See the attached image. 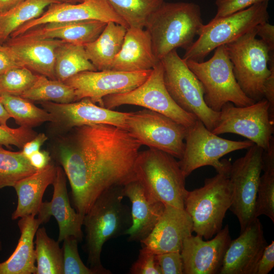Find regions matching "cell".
Masks as SVG:
<instances>
[{
	"label": "cell",
	"instance_id": "cell-27",
	"mask_svg": "<svg viewBox=\"0 0 274 274\" xmlns=\"http://www.w3.org/2000/svg\"><path fill=\"white\" fill-rule=\"evenodd\" d=\"M41 223L34 216L20 218L18 226L20 236L15 250L4 262H0V274H36L34 240Z\"/></svg>",
	"mask_w": 274,
	"mask_h": 274
},
{
	"label": "cell",
	"instance_id": "cell-24",
	"mask_svg": "<svg viewBox=\"0 0 274 274\" xmlns=\"http://www.w3.org/2000/svg\"><path fill=\"white\" fill-rule=\"evenodd\" d=\"M159 61L154 53L151 37L147 30L129 27L111 70L127 72L149 71Z\"/></svg>",
	"mask_w": 274,
	"mask_h": 274
},
{
	"label": "cell",
	"instance_id": "cell-4",
	"mask_svg": "<svg viewBox=\"0 0 274 274\" xmlns=\"http://www.w3.org/2000/svg\"><path fill=\"white\" fill-rule=\"evenodd\" d=\"M134 172L136 179L155 199L164 204L184 209L188 192L186 177L174 156L150 148L139 152Z\"/></svg>",
	"mask_w": 274,
	"mask_h": 274
},
{
	"label": "cell",
	"instance_id": "cell-12",
	"mask_svg": "<svg viewBox=\"0 0 274 274\" xmlns=\"http://www.w3.org/2000/svg\"><path fill=\"white\" fill-rule=\"evenodd\" d=\"M269 108L264 98L244 107L227 102L219 111L217 124L212 131L217 135L231 133L242 135L266 150L274 141V119Z\"/></svg>",
	"mask_w": 274,
	"mask_h": 274
},
{
	"label": "cell",
	"instance_id": "cell-50",
	"mask_svg": "<svg viewBox=\"0 0 274 274\" xmlns=\"http://www.w3.org/2000/svg\"><path fill=\"white\" fill-rule=\"evenodd\" d=\"M10 118V115L0 101V125L7 126V122Z\"/></svg>",
	"mask_w": 274,
	"mask_h": 274
},
{
	"label": "cell",
	"instance_id": "cell-40",
	"mask_svg": "<svg viewBox=\"0 0 274 274\" xmlns=\"http://www.w3.org/2000/svg\"><path fill=\"white\" fill-rule=\"evenodd\" d=\"M131 274H161L156 259V254L142 246L136 260L129 269Z\"/></svg>",
	"mask_w": 274,
	"mask_h": 274
},
{
	"label": "cell",
	"instance_id": "cell-16",
	"mask_svg": "<svg viewBox=\"0 0 274 274\" xmlns=\"http://www.w3.org/2000/svg\"><path fill=\"white\" fill-rule=\"evenodd\" d=\"M151 70L127 72L114 70L84 71L64 82L74 90L76 101L89 98L102 106V98L108 95L131 91L144 83Z\"/></svg>",
	"mask_w": 274,
	"mask_h": 274
},
{
	"label": "cell",
	"instance_id": "cell-46",
	"mask_svg": "<svg viewBox=\"0 0 274 274\" xmlns=\"http://www.w3.org/2000/svg\"><path fill=\"white\" fill-rule=\"evenodd\" d=\"M270 65L271 71L270 75L266 79L263 91L264 98H265L269 104L270 114L272 119H274V61L271 60Z\"/></svg>",
	"mask_w": 274,
	"mask_h": 274
},
{
	"label": "cell",
	"instance_id": "cell-21",
	"mask_svg": "<svg viewBox=\"0 0 274 274\" xmlns=\"http://www.w3.org/2000/svg\"><path fill=\"white\" fill-rule=\"evenodd\" d=\"M193 232L192 219L184 209L165 204L164 211L153 229L140 243L156 254L181 252L184 240Z\"/></svg>",
	"mask_w": 274,
	"mask_h": 274
},
{
	"label": "cell",
	"instance_id": "cell-11",
	"mask_svg": "<svg viewBox=\"0 0 274 274\" xmlns=\"http://www.w3.org/2000/svg\"><path fill=\"white\" fill-rule=\"evenodd\" d=\"M125 105L141 106L161 113L186 127L193 125L197 119L179 107L169 94L164 83L161 61L152 69L147 79L136 88L102 98V106L107 109L113 110Z\"/></svg>",
	"mask_w": 274,
	"mask_h": 274
},
{
	"label": "cell",
	"instance_id": "cell-30",
	"mask_svg": "<svg viewBox=\"0 0 274 274\" xmlns=\"http://www.w3.org/2000/svg\"><path fill=\"white\" fill-rule=\"evenodd\" d=\"M95 71L88 59L84 45L64 42L55 51L54 74L57 80L64 82L84 71Z\"/></svg>",
	"mask_w": 274,
	"mask_h": 274
},
{
	"label": "cell",
	"instance_id": "cell-47",
	"mask_svg": "<svg viewBox=\"0 0 274 274\" xmlns=\"http://www.w3.org/2000/svg\"><path fill=\"white\" fill-rule=\"evenodd\" d=\"M48 139L46 133H38L34 138L24 144L21 151L28 158L31 154L40 150L41 147Z\"/></svg>",
	"mask_w": 274,
	"mask_h": 274
},
{
	"label": "cell",
	"instance_id": "cell-14",
	"mask_svg": "<svg viewBox=\"0 0 274 274\" xmlns=\"http://www.w3.org/2000/svg\"><path fill=\"white\" fill-rule=\"evenodd\" d=\"M244 156L231 164L228 174L232 188L229 210L237 217L242 232L255 218V202L264 150L254 144Z\"/></svg>",
	"mask_w": 274,
	"mask_h": 274
},
{
	"label": "cell",
	"instance_id": "cell-8",
	"mask_svg": "<svg viewBox=\"0 0 274 274\" xmlns=\"http://www.w3.org/2000/svg\"><path fill=\"white\" fill-rule=\"evenodd\" d=\"M185 147L178 161L186 178L197 168L213 166L217 173L228 175L231 163L220 160L224 155L239 150L248 149L254 144L249 141H232L222 138L208 129L198 119L187 127Z\"/></svg>",
	"mask_w": 274,
	"mask_h": 274
},
{
	"label": "cell",
	"instance_id": "cell-41",
	"mask_svg": "<svg viewBox=\"0 0 274 274\" xmlns=\"http://www.w3.org/2000/svg\"><path fill=\"white\" fill-rule=\"evenodd\" d=\"M161 274H184L183 262L179 252L156 254Z\"/></svg>",
	"mask_w": 274,
	"mask_h": 274
},
{
	"label": "cell",
	"instance_id": "cell-44",
	"mask_svg": "<svg viewBox=\"0 0 274 274\" xmlns=\"http://www.w3.org/2000/svg\"><path fill=\"white\" fill-rule=\"evenodd\" d=\"M274 266V242L265 247L259 261L256 274H267Z\"/></svg>",
	"mask_w": 274,
	"mask_h": 274
},
{
	"label": "cell",
	"instance_id": "cell-19",
	"mask_svg": "<svg viewBox=\"0 0 274 274\" xmlns=\"http://www.w3.org/2000/svg\"><path fill=\"white\" fill-rule=\"evenodd\" d=\"M267 245L262 225L255 218L236 238L231 240L223 260L220 274H256L257 267Z\"/></svg>",
	"mask_w": 274,
	"mask_h": 274
},
{
	"label": "cell",
	"instance_id": "cell-34",
	"mask_svg": "<svg viewBox=\"0 0 274 274\" xmlns=\"http://www.w3.org/2000/svg\"><path fill=\"white\" fill-rule=\"evenodd\" d=\"M21 97L30 101L67 104L76 101L72 87L63 82L38 74L32 86Z\"/></svg>",
	"mask_w": 274,
	"mask_h": 274
},
{
	"label": "cell",
	"instance_id": "cell-13",
	"mask_svg": "<svg viewBox=\"0 0 274 274\" xmlns=\"http://www.w3.org/2000/svg\"><path fill=\"white\" fill-rule=\"evenodd\" d=\"M126 130L142 145L182 157L187 127L161 113L147 109L131 112Z\"/></svg>",
	"mask_w": 274,
	"mask_h": 274
},
{
	"label": "cell",
	"instance_id": "cell-7",
	"mask_svg": "<svg viewBox=\"0 0 274 274\" xmlns=\"http://www.w3.org/2000/svg\"><path fill=\"white\" fill-rule=\"evenodd\" d=\"M269 1L251 7L227 16L213 18L204 24L198 38L186 50L184 60L202 61L212 51L244 35L257 25L268 21Z\"/></svg>",
	"mask_w": 274,
	"mask_h": 274
},
{
	"label": "cell",
	"instance_id": "cell-2",
	"mask_svg": "<svg viewBox=\"0 0 274 274\" xmlns=\"http://www.w3.org/2000/svg\"><path fill=\"white\" fill-rule=\"evenodd\" d=\"M123 187L114 186L103 192L83 217L87 263L97 274L111 273L101 262L103 246L109 240L124 235L131 224L130 209L122 202Z\"/></svg>",
	"mask_w": 274,
	"mask_h": 274
},
{
	"label": "cell",
	"instance_id": "cell-43",
	"mask_svg": "<svg viewBox=\"0 0 274 274\" xmlns=\"http://www.w3.org/2000/svg\"><path fill=\"white\" fill-rule=\"evenodd\" d=\"M23 66L11 48L0 44V75L13 68Z\"/></svg>",
	"mask_w": 274,
	"mask_h": 274
},
{
	"label": "cell",
	"instance_id": "cell-51",
	"mask_svg": "<svg viewBox=\"0 0 274 274\" xmlns=\"http://www.w3.org/2000/svg\"><path fill=\"white\" fill-rule=\"evenodd\" d=\"M63 2L71 4H76L83 2L84 0H62Z\"/></svg>",
	"mask_w": 274,
	"mask_h": 274
},
{
	"label": "cell",
	"instance_id": "cell-37",
	"mask_svg": "<svg viewBox=\"0 0 274 274\" xmlns=\"http://www.w3.org/2000/svg\"><path fill=\"white\" fill-rule=\"evenodd\" d=\"M37 75L27 68H13L0 75V96H21L33 84Z\"/></svg>",
	"mask_w": 274,
	"mask_h": 274
},
{
	"label": "cell",
	"instance_id": "cell-29",
	"mask_svg": "<svg viewBox=\"0 0 274 274\" xmlns=\"http://www.w3.org/2000/svg\"><path fill=\"white\" fill-rule=\"evenodd\" d=\"M62 0H24L9 11L0 13V44L25 23L40 17L50 5Z\"/></svg>",
	"mask_w": 274,
	"mask_h": 274
},
{
	"label": "cell",
	"instance_id": "cell-25",
	"mask_svg": "<svg viewBox=\"0 0 274 274\" xmlns=\"http://www.w3.org/2000/svg\"><path fill=\"white\" fill-rule=\"evenodd\" d=\"M107 23L96 20L50 22L32 28L19 36L26 38L59 39L66 43L85 45L94 41Z\"/></svg>",
	"mask_w": 274,
	"mask_h": 274
},
{
	"label": "cell",
	"instance_id": "cell-9",
	"mask_svg": "<svg viewBox=\"0 0 274 274\" xmlns=\"http://www.w3.org/2000/svg\"><path fill=\"white\" fill-rule=\"evenodd\" d=\"M256 36L254 28L225 45L238 84L255 102L264 98V84L271 71L270 65L268 67L270 51Z\"/></svg>",
	"mask_w": 274,
	"mask_h": 274
},
{
	"label": "cell",
	"instance_id": "cell-42",
	"mask_svg": "<svg viewBox=\"0 0 274 274\" xmlns=\"http://www.w3.org/2000/svg\"><path fill=\"white\" fill-rule=\"evenodd\" d=\"M266 1L269 0H216L217 11L214 18L227 16Z\"/></svg>",
	"mask_w": 274,
	"mask_h": 274
},
{
	"label": "cell",
	"instance_id": "cell-26",
	"mask_svg": "<svg viewBox=\"0 0 274 274\" xmlns=\"http://www.w3.org/2000/svg\"><path fill=\"white\" fill-rule=\"evenodd\" d=\"M57 166L52 159L44 168L37 170L15 184L13 187L17 196V205L12 214V220L37 215L46 189L54 181Z\"/></svg>",
	"mask_w": 274,
	"mask_h": 274
},
{
	"label": "cell",
	"instance_id": "cell-1",
	"mask_svg": "<svg viewBox=\"0 0 274 274\" xmlns=\"http://www.w3.org/2000/svg\"><path fill=\"white\" fill-rule=\"evenodd\" d=\"M49 139L52 159L63 169L75 209L83 218L105 190L136 179L134 166L142 145L126 129L85 125Z\"/></svg>",
	"mask_w": 274,
	"mask_h": 274
},
{
	"label": "cell",
	"instance_id": "cell-15",
	"mask_svg": "<svg viewBox=\"0 0 274 274\" xmlns=\"http://www.w3.org/2000/svg\"><path fill=\"white\" fill-rule=\"evenodd\" d=\"M38 103L53 117L46 134L49 139L75 127L85 125L105 124L126 130V120L130 114L97 106L87 97L67 104Z\"/></svg>",
	"mask_w": 274,
	"mask_h": 274
},
{
	"label": "cell",
	"instance_id": "cell-10",
	"mask_svg": "<svg viewBox=\"0 0 274 274\" xmlns=\"http://www.w3.org/2000/svg\"><path fill=\"white\" fill-rule=\"evenodd\" d=\"M160 61L163 67L164 85L172 99L182 110L195 116L212 131L217 124L219 112L212 110L206 105L204 89L199 80L176 50Z\"/></svg>",
	"mask_w": 274,
	"mask_h": 274
},
{
	"label": "cell",
	"instance_id": "cell-38",
	"mask_svg": "<svg viewBox=\"0 0 274 274\" xmlns=\"http://www.w3.org/2000/svg\"><path fill=\"white\" fill-rule=\"evenodd\" d=\"M62 242L63 274H97L83 262L78 251L79 241L76 237L68 236Z\"/></svg>",
	"mask_w": 274,
	"mask_h": 274
},
{
	"label": "cell",
	"instance_id": "cell-31",
	"mask_svg": "<svg viewBox=\"0 0 274 274\" xmlns=\"http://www.w3.org/2000/svg\"><path fill=\"white\" fill-rule=\"evenodd\" d=\"M36 274H63V251L59 242L49 237L44 227L35 234Z\"/></svg>",
	"mask_w": 274,
	"mask_h": 274
},
{
	"label": "cell",
	"instance_id": "cell-32",
	"mask_svg": "<svg viewBox=\"0 0 274 274\" xmlns=\"http://www.w3.org/2000/svg\"><path fill=\"white\" fill-rule=\"evenodd\" d=\"M262 170L255 202V216L265 215L274 223V144L262 155Z\"/></svg>",
	"mask_w": 274,
	"mask_h": 274
},
{
	"label": "cell",
	"instance_id": "cell-3",
	"mask_svg": "<svg viewBox=\"0 0 274 274\" xmlns=\"http://www.w3.org/2000/svg\"><path fill=\"white\" fill-rule=\"evenodd\" d=\"M199 6L191 2H163L148 19L154 53L160 61L177 48L185 50L193 43L203 26Z\"/></svg>",
	"mask_w": 274,
	"mask_h": 274
},
{
	"label": "cell",
	"instance_id": "cell-39",
	"mask_svg": "<svg viewBox=\"0 0 274 274\" xmlns=\"http://www.w3.org/2000/svg\"><path fill=\"white\" fill-rule=\"evenodd\" d=\"M37 134L32 128L22 126L12 128L0 125V145L8 148L13 145L21 149L26 143L34 138Z\"/></svg>",
	"mask_w": 274,
	"mask_h": 274
},
{
	"label": "cell",
	"instance_id": "cell-22",
	"mask_svg": "<svg viewBox=\"0 0 274 274\" xmlns=\"http://www.w3.org/2000/svg\"><path fill=\"white\" fill-rule=\"evenodd\" d=\"M124 197L131 202V224L125 231L129 242H141L151 232L161 216L165 204L149 194L136 180L123 187Z\"/></svg>",
	"mask_w": 274,
	"mask_h": 274
},
{
	"label": "cell",
	"instance_id": "cell-6",
	"mask_svg": "<svg viewBox=\"0 0 274 274\" xmlns=\"http://www.w3.org/2000/svg\"><path fill=\"white\" fill-rule=\"evenodd\" d=\"M185 61L201 83L204 101L212 110L219 112L228 102L237 107L255 102L238 84L225 45L216 48L213 56L206 61Z\"/></svg>",
	"mask_w": 274,
	"mask_h": 274
},
{
	"label": "cell",
	"instance_id": "cell-18",
	"mask_svg": "<svg viewBox=\"0 0 274 274\" xmlns=\"http://www.w3.org/2000/svg\"><path fill=\"white\" fill-rule=\"evenodd\" d=\"M231 241L228 224L210 239L204 241L197 235L187 237L180 252L184 274L219 273Z\"/></svg>",
	"mask_w": 274,
	"mask_h": 274
},
{
	"label": "cell",
	"instance_id": "cell-48",
	"mask_svg": "<svg viewBox=\"0 0 274 274\" xmlns=\"http://www.w3.org/2000/svg\"><path fill=\"white\" fill-rule=\"evenodd\" d=\"M28 159L31 165L37 170L44 168L52 161L49 151L44 150L35 152Z\"/></svg>",
	"mask_w": 274,
	"mask_h": 274
},
{
	"label": "cell",
	"instance_id": "cell-28",
	"mask_svg": "<svg viewBox=\"0 0 274 274\" xmlns=\"http://www.w3.org/2000/svg\"><path fill=\"white\" fill-rule=\"evenodd\" d=\"M127 28L115 22H108L94 41L84 45L88 59L97 71L111 69L122 47Z\"/></svg>",
	"mask_w": 274,
	"mask_h": 274
},
{
	"label": "cell",
	"instance_id": "cell-35",
	"mask_svg": "<svg viewBox=\"0 0 274 274\" xmlns=\"http://www.w3.org/2000/svg\"><path fill=\"white\" fill-rule=\"evenodd\" d=\"M128 27L144 28L152 14L164 0H107Z\"/></svg>",
	"mask_w": 274,
	"mask_h": 274
},
{
	"label": "cell",
	"instance_id": "cell-45",
	"mask_svg": "<svg viewBox=\"0 0 274 274\" xmlns=\"http://www.w3.org/2000/svg\"><path fill=\"white\" fill-rule=\"evenodd\" d=\"M255 29L256 35L267 45L270 52L274 50V26L268 21L257 25Z\"/></svg>",
	"mask_w": 274,
	"mask_h": 274
},
{
	"label": "cell",
	"instance_id": "cell-33",
	"mask_svg": "<svg viewBox=\"0 0 274 274\" xmlns=\"http://www.w3.org/2000/svg\"><path fill=\"white\" fill-rule=\"evenodd\" d=\"M0 101L20 126L32 128L53 120L49 113L20 96L4 95L0 96Z\"/></svg>",
	"mask_w": 274,
	"mask_h": 274
},
{
	"label": "cell",
	"instance_id": "cell-52",
	"mask_svg": "<svg viewBox=\"0 0 274 274\" xmlns=\"http://www.w3.org/2000/svg\"><path fill=\"white\" fill-rule=\"evenodd\" d=\"M2 249V245H1V243L0 242V251Z\"/></svg>",
	"mask_w": 274,
	"mask_h": 274
},
{
	"label": "cell",
	"instance_id": "cell-23",
	"mask_svg": "<svg viewBox=\"0 0 274 274\" xmlns=\"http://www.w3.org/2000/svg\"><path fill=\"white\" fill-rule=\"evenodd\" d=\"M53 39L26 38L18 36L9 38L4 43L12 50L21 65L51 79L54 74L55 51L64 43Z\"/></svg>",
	"mask_w": 274,
	"mask_h": 274
},
{
	"label": "cell",
	"instance_id": "cell-17",
	"mask_svg": "<svg viewBox=\"0 0 274 274\" xmlns=\"http://www.w3.org/2000/svg\"><path fill=\"white\" fill-rule=\"evenodd\" d=\"M87 20L106 22L112 21L128 27L107 0H84L76 4L61 2L50 5L40 17L21 25L11 35L9 38L16 37L32 28L47 23Z\"/></svg>",
	"mask_w": 274,
	"mask_h": 274
},
{
	"label": "cell",
	"instance_id": "cell-5",
	"mask_svg": "<svg viewBox=\"0 0 274 274\" xmlns=\"http://www.w3.org/2000/svg\"><path fill=\"white\" fill-rule=\"evenodd\" d=\"M232 195L228 175L223 173L207 178L203 186L188 191L184 209L192 219L196 235L208 240L222 228Z\"/></svg>",
	"mask_w": 274,
	"mask_h": 274
},
{
	"label": "cell",
	"instance_id": "cell-36",
	"mask_svg": "<svg viewBox=\"0 0 274 274\" xmlns=\"http://www.w3.org/2000/svg\"><path fill=\"white\" fill-rule=\"evenodd\" d=\"M37 171L21 151H9L0 145V189L13 187Z\"/></svg>",
	"mask_w": 274,
	"mask_h": 274
},
{
	"label": "cell",
	"instance_id": "cell-49",
	"mask_svg": "<svg viewBox=\"0 0 274 274\" xmlns=\"http://www.w3.org/2000/svg\"><path fill=\"white\" fill-rule=\"evenodd\" d=\"M24 0H0V13L11 9Z\"/></svg>",
	"mask_w": 274,
	"mask_h": 274
},
{
	"label": "cell",
	"instance_id": "cell-20",
	"mask_svg": "<svg viewBox=\"0 0 274 274\" xmlns=\"http://www.w3.org/2000/svg\"><path fill=\"white\" fill-rule=\"evenodd\" d=\"M52 185V199L42 202L37 218L42 225L47 223L51 217L55 218L59 229L58 242L70 236L81 241L83 218L71 207L66 188V176L62 168L58 165Z\"/></svg>",
	"mask_w": 274,
	"mask_h": 274
}]
</instances>
